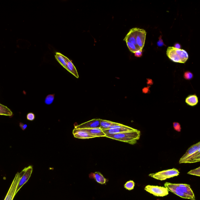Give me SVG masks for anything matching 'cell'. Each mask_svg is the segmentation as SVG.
<instances>
[{"label":"cell","instance_id":"1","mask_svg":"<svg viewBox=\"0 0 200 200\" xmlns=\"http://www.w3.org/2000/svg\"><path fill=\"white\" fill-rule=\"evenodd\" d=\"M164 186L169 191L181 198L192 200L195 199L194 193L189 185L167 182L164 184Z\"/></svg>","mask_w":200,"mask_h":200},{"label":"cell","instance_id":"2","mask_svg":"<svg viewBox=\"0 0 200 200\" xmlns=\"http://www.w3.org/2000/svg\"><path fill=\"white\" fill-rule=\"evenodd\" d=\"M140 131L135 130L134 131L117 134L106 135L105 137L119 141L131 145L136 144L140 138Z\"/></svg>","mask_w":200,"mask_h":200},{"label":"cell","instance_id":"3","mask_svg":"<svg viewBox=\"0 0 200 200\" xmlns=\"http://www.w3.org/2000/svg\"><path fill=\"white\" fill-rule=\"evenodd\" d=\"M200 161V142L191 146L180 159L179 163L192 164Z\"/></svg>","mask_w":200,"mask_h":200},{"label":"cell","instance_id":"4","mask_svg":"<svg viewBox=\"0 0 200 200\" xmlns=\"http://www.w3.org/2000/svg\"><path fill=\"white\" fill-rule=\"evenodd\" d=\"M168 57L176 63H185L189 58V55L185 50L168 47L167 51Z\"/></svg>","mask_w":200,"mask_h":200},{"label":"cell","instance_id":"5","mask_svg":"<svg viewBox=\"0 0 200 200\" xmlns=\"http://www.w3.org/2000/svg\"><path fill=\"white\" fill-rule=\"evenodd\" d=\"M180 172L176 168H172V169L161 171L155 173H151L149 175V176L156 180L163 181L167 179L178 176Z\"/></svg>","mask_w":200,"mask_h":200},{"label":"cell","instance_id":"6","mask_svg":"<svg viewBox=\"0 0 200 200\" xmlns=\"http://www.w3.org/2000/svg\"><path fill=\"white\" fill-rule=\"evenodd\" d=\"M136 129L121 124V123H116L115 124L111 126L110 129L103 130V132L105 135H108V134L113 135V134L130 132V131H134Z\"/></svg>","mask_w":200,"mask_h":200},{"label":"cell","instance_id":"7","mask_svg":"<svg viewBox=\"0 0 200 200\" xmlns=\"http://www.w3.org/2000/svg\"><path fill=\"white\" fill-rule=\"evenodd\" d=\"M33 170V167L32 166H30L24 168L21 172V176L20 179L18 181L17 185L16 188L14 195H16L22 186L28 181L32 174Z\"/></svg>","mask_w":200,"mask_h":200},{"label":"cell","instance_id":"8","mask_svg":"<svg viewBox=\"0 0 200 200\" xmlns=\"http://www.w3.org/2000/svg\"><path fill=\"white\" fill-rule=\"evenodd\" d=\"M144 189L156 197H163L169 194V191L164 187L148 185L145 187Z\"/></svg>","mask_w":200,"mask_h":200},{"label":"cell","instance_id":"9","mask_svg":"<svg viewBox=\"0 0 200 200\" xmlns=\"http://www.w3.org/2000/svg\"><path fill=\"white\" fill-rule=\"evenodd\" d=\"M21 174V172H20V173L18 172L16 175L12 183L11 186H10L7 195H6L4 200H13L14 199V197L15 196L14 193H15L16 188L17 185L18 181L20 179Z\"/></svg>","mask_w":200,"mask_h":200},{"label":"cell","instance_id":"10","mask_svg":"<svg viewBox=\"0 0 200 200\" xmlns=\"http://www.w3.org/2000/svg\"><path fill=\"white\" fill-rule=\"evenodd\" d=\"M100 119H93L76 126L75 129H88L100 128Z\"/></svg>","mask_w":200,"mask_h":200},{"label":"cell","instance_id":"11","mask_svg":"<svg viewBox=\"0 0 200 200\" xmlns=\"http://www.w3.org/2000/svg\"><path fill=\"white\" fill-rule=\"evenodd\" d=\"M146 36V32L143 29H138L136 37V41L138 46L141 50H142L144 47Z\"/></svg>","mask_w":200,"mask_h":200},{"label":"cell","instance_id":"12","mask_svg":"<svg viewBox=\"0 0 200 200\" xmlns=\"http://www.w3.org/2000/svg\"><path fill=\"white\" fill-rule=\"evenodd\" d=\"M73 134L74 137L80 139H89L96 137L83 129H75L73 130Z\"/></svg>","mask_w":200,"mask_h":200},{"label":"cell","instance_id":"13","mask_svg":"<svg viewBox=\"0 0 200 200\" xmlns=\"http://www.w3.org/2000/svg\"><path fill=\"white\" fill-rule=\"evenodd\" d=\"M138 28H133L131 29L130 30L128 34H127L126 36L125 37L123 40L126 42H130L133 43L135 45L136 48H138L139 51H142L141 50L139 47L136 44V36L137 33Z\"/></svg>","mask_w":200,"mask_h":200},{"label":"cell","instance_id":"14","mask_svg":"<svg viewBox=\"0 0 200 200\" xmlns=\"http://www.w3.org/2000/svg\"><path fill=\"white\" fill-rule=\"evenodd\" d=\"M64 57L67 62V70L70 72V73H71L72 74H73V76H74L75 77H77V78H78L79 75L78 73H77V69H76L73 63L68 58L66 57V56H64Z\"/></svg>","mask_w":200,"mask_h":200},{"label":"cell","instance_id":"15","mask_svg":"<svg viewBox=\"0 0 200 200\" xmlns=\"http://www.w3.org/2000/svg\"><path fill=\"white\" fill-rule=\"evenodd\" d=\"M85 131L97 137H104L106 136L102 129L100 128L83 129Z\"/></svg>","mask_w":200,"mask_h":200},{"label":"cell","instance_id":"16","mask_svg":"<svg viewBox=\"0 0 200 200\" xmlns=\"http://www.w3.org/2000/svg\"><path fill=\"white\" fill-rule=\"evenodd\" d=\"M93 177L97 183L101 184H105L108 180L104 177L100 172H96L93 173Z\"/></svg>","mask_w":200,"mask_h":200},{"label":"cell","instance_id":"17","mask_svg":"<svg viewBox=\"0 0 200 200\" xmlns=\"http://www.w3.org/2000/svg\"><path fill=\"white\" fill-rule=\"evenodd\" d=\"M185 102L189 106H195L198 103V97L196 95H189L186 98Z\"/></svg>","mask_w":200,"mask_h":200},{"label":"cell","instance_id":"18","mask_svg":"<svg viewBox=\"0 0 200 200\" xmlns=\"http://www.w3.org/2000/svg\"><path fill=\"white\" fill-rule=\"evenodd\" d=\"M115 123L116 122L110 121L100 119V128L102 129V131L104 130H108L110 128L111 126L115 124Z\"/></svg>","mask_w":200,"mask_h":200},{"label":"cell","instance_id":"19","mask_svg":"<svg viewBox=\"0 0 200 200\" xmlns=\"http://www.w3.org/2000/svg\"><path fill=\"white\" fill-rule=\"evenodd\" d=\"M64 55H62L60 52H56L55 55L56 60L60 64L66 69H67L66 61H65L64 57Z\"/></svg>","mask_w":200,"mask_h":200},{"label":"cell","instance_id":"20","mask_svg":"<svg viewBox=\"0 0 200 200\" xmlns=\"http://www.w3.org/2000/svg\"><path fill=\"white\" fill-rule=\"evenodd\" d=\"M0 110L5 113L7 116H11L13 115L12 112L9 108L1 104H0Z\"/></svg>","mask_w":200,"mask_h":200},{"label":"cell","instance_id":"21","mask_svg":"<svg viewBox=\"0 0 200 200\" xmlns=\"http://www.w3.org/2000/svg\"><path fill=\"white\" fill-rule=\"evenodd\" d=\"M55 94H50L47 95L45 100V103L47 105H50L53 103L55 99Z\"/></svg>","mask_w":200,"mask_h":200},{"label":"cell","instance_id":"22","mask_svg":"<svg viewBox=\"0 0 200 200\" xmlns=\"http://www.w3.org/2000/svg\"><path fill=\"white\" fill-rule=\"evenodd\" d=\"M135 186V183L133 181H127L124 185V188L129 190H132Z\"/></svg>","mask_w":200,"mask_h":200},{"label":"cell","instance_id":"23","mask_svg":"<svg viewBox=\"0 0 200 200\" xmlns=\"http://www.w3.org/2000/svg\"><path fill=\"white\" fill-rule=\"evenodd\" d=\"M126 43H127V47L129 48V50H130V51L131 52H133V53H135V52H136V51H139L137 48H136V46L133 43L131 42H126Z\"/></svg>","mask_w":200,"mask_h":200},{"label":"cell","instance_id":"24","mask_svg":"<svg viewBox=\"0 0 200 200\" xmlns=\"http://www.w3.org/2000/svg\"><path fill=\"white\" fill-rule=\"evenodd\" d=\"M188 174L193 175V176H200V167L192 170L188 172Z\"/></svg>","mask_w":200,"mask_h":200},{"label":"cell","instance_id":"25","mask_svg":"<svg viewBox=\"0 0 200 200\" xmlns=\"http://www.w3.org/2000/svg\"><path fill=\"white\" fill-rule=\"evenodd\" d=\"M184 77L186 80H191L193 78V74L190 72H186L184 74Z\"/></svg>","mask_w":200,"mask_h":200},{"label":"cell","instance_id":"26","mask_svg":"<svg viewBox=\"0 0 200 200\" xmlns=\"http://www.w3.org/2000/svg\"><path fill=\"white\" fill-rule=\"evenodd\" d=\"M173 128L176 131H178V132H180L181 131V127L180 123L177 122H174L173 123Z\"/></svg>","mask_w":200,"mask_h":200},{"label":"cell","instance_id":"27","mask_svg":"<svg viewBox=\"0 0 200 200\" xmlns=\"http://www.w3.org/2000/svg\"><path fill=\"white\" fill-rule=\"evenodd\" d=\"M27 119L29 120L33 121L35 119V115L33 113H29L27 115Z\"/></svg>","mask_w":200,"mask_h":200},{"label":"cell","instance_id":"28","mask_svg":"<svg viewBox=\"0 0 200 200\" xmlns=\"http://www.w3.org/2000/svg\"><path fill=\"white\" fill-rule=\"evenodd\" d=\"M159 40L157 42V45L159 47H162L163 46H165L164 45V42H163V39H161V36H160V37L159 38Z\"/></svg>","mask_w":200,"mask_h":200},{"label":"cell","instance_id":"29","mask_svg":"<svg viewBox=\"0 0 200 200\" xmlns=\"http://www.w3.org/2000/svg\"><path fill=\"white\" fill-rule=\"evenodd\" d=\"M142 51H140V50H139V51H136V52H135L134 54H135V56H136V57H141L142 56Z\"/></svg>","mask_w":200,"mask_h":200},{"label":"cell","instance_id":"30","mask_svg":"<svg viewBox=\"0 0 200 200\" xmlns=\"http://www.w3.org/2000/svg\"><path fill=\"white\" fill-rule=\"evenodd\" d=\"M19 126L21 129L22 130H23V131H24V130H26L27 127V124H24V123H21V122H20V123H19Z\"/></svg>","mask_w":200,"mask_h":200},{"label":"cell","instance_id":"31","mask_svg":"<svg viewBox=\"0 0 200 200\" xmlns=\"http://www.w3.org/2000/svg\"><path fill=\"white\" fill-rule=\"evenodd\" d=\"M181 47V45H180L178 43H176L174 45V47L176 48H177V49H180Z\"/></svg>","mask_w":200,"mask_h":200},{"label":"cell","instance_id":"32","mask_svg":"<svg viewBox=\"0 0 200 200\" xmlns=\"http://www.w3.org/2000/svg\"><path fill=\"white\" fill-rule=\"evenodd\" d=\"M0 115L7 116V114L1 111V110H0Z\"/></svg>","mask_w":200,"mask_h":200}]
</instances>
